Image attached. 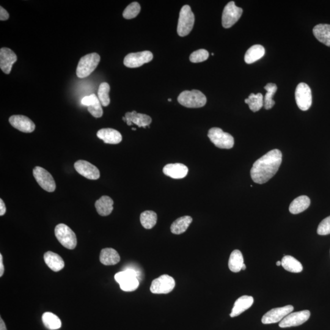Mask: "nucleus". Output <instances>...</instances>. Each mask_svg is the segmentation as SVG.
Segmentation results:
<instances>
[{
    "label": "nucleus",
    "instance_id": "obj_46",
    "mask_svg": "<svg viewBox=\"0 0 330 330\" xmlns=\"http://www.w3.org/2000/svg\"><path fill=\"white\" fill-rule=\"evenodd\" d=\"M132 130H136V128H132Z\"/></svg>",
    "mask_w": 330,
    "mask_h": 330
},
{
    "label": "nucleus",
    "instance_id": "obj_18",
    "mask_svg": "<svg viewBox=\"0 0 330 330\" xmlns=\"http://www.w3.org/2000/svg\"><path fill=\"white\" fill-rule=\"evenodd\" d=\"M81 102L84 106H88V112L94 117L98 118L102 116L103 110L102 108V104L94 94L82 98Z\"/></svg>",
    "mask_w": 330,
    "mask_h": 330
},
{
    "label": "nucleus",
    "instance_id": "obj_32",
    "mask_svg": "<svg viewBox=\"0 0 330 330\" xmlns=\"http://www.w3.org/2000/svg\"><path fill=\"white\" fill-rule=\"evenodd\" d=\"M42 320L44 326L49 330H58L62 326V321L60 318L52 312L44 313L42 315Z\"/></svg>",
    "mask_w": 330,
    "mask_h": 330
},
{
    "label": "nucleus",
    "instance_id": "obj_47",
    "mask_svg": "<svg viewBox=\"0 0 330 330\" xmlns=\"http://www.w3.org/2000/svg\"><path fill=\"white\" fill-rule=\"evenodd\" d=\"M168 101H169V102H172V99L169 98V99H168Z\"/></svg>",
    "mask_w": 330,
    "mask_h": 330
},
{
    "label": "nucleus",
    "instance_id": "obj_39",
    "mask_svg": "<svg viewBox=\"0 0 330 330\" xmlns=\"http://www.w3.org/2000/svg\"><path fill=\"white\" fill-rule=\"evenodd\" d=\"M318 234L320 236H326L330 234V216L326 217L319 224Z\"/></svg>",
    "mask_w": 330,
    "mask_h": 330
},
{
    "label": "nucleus",
    "instance_id": "obj_40",
    "mask_svg": "<svg viewBox=\"0 0 330 330\" xmlns=\"http://www.w3.org/2000/svg\"><path fill=\"white\" fill-rule=\"evenodd\" d=\"M10 18L9 14L2 6L0 7V20L4 21L8 20Z\"/></svg>",
    "mask_w": 330,
    "mask_h": 330
},
{
    "label": "nucleus",
    "instance_id": "obj_43",
    "mask_svg": "<svg viewBox=\"0 0 330 330\" xmlns=\"http://www.w3.org/2000/svg\"><path fill=\"white\" fill-rule=\"evenodd\" d=\"M0 330H7L4 322L2 318H0Z\"/></svg>",
    "mask_w": 330,
    "mask_h": 330
},
{
    "label": "nucleus",
    "instance_id": "obj_26",
    "mask_svg": "<svg viewBox=\"0 0 330 330\" xmlns=\"http://www.w3.org/2000/svg\"><path fill=\"white\" fill-rule=\"evenodd\" d=\"M313 34L319 42L330 46V24H318L314 28Z\"/></svg>",
    "mask_w": 330,
    "mask_h": 330
},
{
    "label": "nucleus",
    "instance_id": "obj_29",
    "mask_svg": "<svg viewBox=\"0 0 330 330\" xmlns=\"http://www.w3.org/2000/svg\"><path fill=\"white\" fill-rule=\"evenodd\" d=\"M310 200L307 196H300L296 198L291 202L290 211L292 214H298L306 210L310 207Z\"/></svg>",
    "mask_w": 330,
    "mask_h": 330
},
{
    "label": "nucleus",
    "instance_id": "obj_1",
    "mask_svg": "<svg viewBox=\"0 0 330 330\" xmlns=\"http://www.w3.org/2000/svg\"><path fill=\"white\" fill-rule=\"evenodd\" d=\"M282 153L280 150H274L257 160L250 172L253 182L263 184L273 178L282 164Z\"/></svg>",
    "mask_w": 330,
    "mask_h": 330
},
{
    "label": "nucleus",
    "instance_id": "obj_2",
    "mask_svg": "<svg viewBox=\"0 0 330 330\" xmlns=\"http://www.w3.org/2000/svg\"><path fill=\"white\" fill-rule=\"evenodd\" d=\"M139 272L134 268H128L115 274L116 282L119 283L121 290L132 292L137 290L140 285Z\"/></svg>",
    "mask_w": 330,
    "mask_h": 330
},
{
    "label": "nucleus",
    "instance_id": "obj_7",
    "mask_svg": "<svg viewBox=\"0 0 330 330\" xmlns=\"http://www.w3.org/2000/svg\"><path fill=\"white\" fill-rule=\"evenodd\" d=\"M208 137L214 146L220 148H232L234 145V139L231 134L217 128H212L208 132Z\"/></svg>",
    "mask_w": 330,
    "mask_h": 330
},
{
    "label": "nucleus",
    "instance_id": "obj_25",
    "mask_svg": "<svg viewBox=\"0 0 330 330\" xmlns=\"http://www.w3.org/2000/svg\"><path fill=\"white\" fill-rule=\"evenodd\" d=\"M120 256L114 249L107 248L102 250L100 261L104 266H114L120 262Z\"/></svg>",
    "mask_w": 330,
    "mask_h": 330
},
{
    "label": "nucleus",
    "instance_id": "obj_8",
    "mask_svg": "<svg viewBox=\"0 0 330 330\" xmlns=\"http://www.w3.org/2000/svg\"><path fill=\"white\" fill-rule=\"evenodd\" d=\"M242 13H243V10L236 6L234 2H228L222 12V26L224 28H230L232 27L240 19Z\"/></svg>",
    "mask_w": 330,
    "mask_h": 330
},
{
    "label": "nucleus",
    "instance_id": "obj_30",
    "mask_svg": "<svg viewBox=\"0 0 330 330\" xmlns=\"http://www.w3.org/2000/svg\"><path fill=\"white\" fill-rule=\"evenodd\" d=\"M282 266L286 270L292 273H300L302 271V264L291 256H285L282 260Z\"/></svg>",
    "mask_w": 330,
    "mask_h": 330
},
{
    "label": "nucleus",
    "instance_id": "obj_13",
    "mask_svg": "<svg viewBox=\"0 0 330 330\" xmlns=\"http://www.w3.org/2000/svg\"><path fill=\"white\" fill-rule=\"evenodd\" d=\"M294 308L292 305L274 308L264 315L262 322L264 324H271L279 322L293 312Z\"/></svg>",
    "mask_w": 330,
    "mask_h": 330
},
{
    "label": "nucleus",
    "instance_id": "obj_19",
    "mask_svg": "<svg viewBox=\"0 0 330 330\" xmlns=\"http://www.w3.org/2000/svg\"><path fill=\"white\" fill-rule=\"evenodd\" d=\"M126 122L128 126H132V124L139 126V128H146L150 126L152 122V119L147 114H138L136 111L126 112L125 114Z\"/></svg>",
    "mask_w": 330,
    "mask_h": 330
},
{
    "label": "nucleus",
    "instance_id": "obj_21",
    "mask_svg": "<svg viewBox=\"0 0 330 330\" xmlns=\"http://www.w3.org/2000/svg\"><path fill=\"white\" fill-rule=\"evenodd\" d=\"M97 136L104 143L110 144H119L122 139L120 132L112 128L100 129L98 132Z\"/></svg>",
    "mask_w": 330,
    "mask_h": 330
},
{
    "label": "nucleus",
    "instance_id": "obj_4",
    "mask_svg": "<svg viewBox=\"0 0 330 330\" xmlns=\"http://www.w3.org/2000/svg\"><path fill=\"white\" fill-rule=\"evenodd\" d=\"M100 62V56L92 53L82 56L77 66L76 74L79 78H84L90 75Z\"/></svg>",
    "mask_w": 330,
    "mask_h": 330
},
{
    "label": "nucleus",
    "instance_id": "obj_31",
    "mask_svg": "<svg viewBox=\"0 0 330 330\" xmlns=\"http://www.w3.org/2000/svg\"><path fill=\"white\" fill-rule=\"evenodd\" d=\"M244 264V260L241 252L238 250L233 251L230 254L228 263L230 270L234 273H238L242 270Z\"/></svg>",
    "mask_w": 330,
    "mask_h": 330
},
{
    "label": "nucleus",
    "instance_id": "obj_23",
    "mask_svg": "<svg viewBox=\"0 0 330 330\" xmlns=\"http://www.w3.org/2000/svg\"><path fill=\"white\" fill-rule=\"evenodd\" d=\"M44 260L50 268L54 272H59L64 268V262L59 254L48 252L44 256Z\"/></svg>",
    "mask_w": 330,
    "mask_h": 330
},
{
    "label": "nucleus",
    "instance_id": "obj_6",
    "mask_svg": "<svg viewBox=\"0 0 330 330\" xmlns=\"http://www.w3.org/2000/svg\"><path fill=\"white\" fill-rule=\"evenodd\" d=\"M55 236L63 246L68 250H74L76 246V234L68 226L60 224L54 230Z\"/></svg>",
    "mask_w": 330,
    "mask_h": 330
},
{
    "label": "nucleus",
    "instance_id": "obj_35",
    "mask_svg": "<svg viewBox=\"0 0 330 330\" xmlns=\"http://www.w3.org/2000/svg\"><path fill=\"white\" fill-rule=\"evenodd\" d=\"M246 104H248L249 108L253 112H257L264 106V98L262 94H251L248 98L244 100Z\"/></svg>",
    "mask_w": 330,
    "mask_h": 330
},
{
    "label": "nucleus",
    "instance_id": "obj_41",
    "mask_svg": "<svg viewBox=\"0 0 330 330\" xmlns=\"http://www.w3.org/2000/svg\"><path fill=\"white\" fill-rule=\"evenodd\" d=\"M6 212V208L4 200L1 199L0 200V216H4Z\"/></svg>",
    "mask_w": 330,
    "mask_h": 330
},
{
    "label": "nucleus",
    "instance_id": "obj_33",
    "mask_svg": "<svg viewBox=\"0 0 330 330\" xmlns=\"http://www.w3.org/2000/svg\"><path fill=\"white\" fill-rule=\"evenodd\" d=\"M156 221H158V216L154 211H144L140 216V222L145 229H152L155 226Z\"/></svg>",
    "mask_w": 330,
    "mask_h": 330
},
{
    "label": "nucleus",
    "instance_id": "obj_20",
    "mask_svg": "<svg viewBox=\"0 0 330 330\" xmlns=\"http://www.w3.org/2000/svg\"><path fill=\"white\" fill-rule=\"evenodd\" d=\"M164 174L175 180H180L188 174V167L181 164H168L164 168Z\"/></svg>",
    "mask_w": 330,
    "mask_h": 330
},
{
    "label": "nucleus",
    "instance_id": "obj_34",
    "mask_svg": "<svg viewBox=\"0 0 330 330\" xmlns=\"http://www.w3.org/2000/svg\"><path fill=\"white\" fill-rule=\"evenodd\" d=\"M264 89L266 90V93L264 98V106L266 110H270L274 106L275 102L273 98L278 87L276 84L270 82L264 87Z\"/></svg>",
    "mask_w": 330,
    "mask_h": 330
},
{
    "label": "nucleus",
    "instance_id": "obj_10",
    "mask_svg": "<svg viewBox=\"0 0 330 330\" xmlns=\"http://www.w3.org/2000/svg\"><path fill=\"white\" fill-rule=\"evenodd\" d=\"M175 286V280L172 277L163 274L153 280L150 290L152 294H167L174 290Z\"/></svg>",
    "mask_w": 330,
    "mask_h": 330
},
{
    "label": "nucleus",
    "instance_id": "obj_12",
    "mask_svg": "<svg viewBox=\"0 0 330 330\" xmlns=\"http://www.w3.org/2000/svg\"><path fill=\"white\" fill-rule=\"evenodd\" d=\"M153 54L150 51L131 53L126 55L124 60V64L129 68H136L151 62Z\"/></svg>",
    "mask_w": 330,
    "mask_h": 330
},
{
    "label": "nucleus",
    "instance_id": "obj_11",
    "mask_svg": "<svg viewBox=\"0 0 330 330\" xmlns=\"http://www.w3.org/2000/svg\"><path fill=\"white\" fill-rule=\"evenodd\" d=\"M33 176L44 190L48 192H54L56 189V183L52 174L48 170L42 167H35L32 170Z\"/></svg>",
    "mask_w": 330,
    "mask_h": 330
},
{
    "label": "nucleus",
    "instance_id": "obj_3",
    "mask_svg": "<svg viewBox=\"0 0 330 330\" xmlns=\"http://www.w3.org/2000/svg\"><path fill=\"white\" fill-rule=\"evenodd\" d=\"M178 103L187 108H200L207 102V98L198 90H185L178 98Z\"/></svg>",
    "mask_w": 330,
    "mask_h": 330
},
{
    "label": "nucleus",
    "instance_id": "obj_37",
    "mask_svg": "<svg viewBox=\"0 0 330 330\" xmlns=\"http://www.w3.org/2000/svg\"><path fill=\"white\" fill-rule=\"evenodd\" d=\"M141 10V6L138 2H133L126 7L123 12L124 18L126 19H132L139 14Z\"/></svg>",
    "mask_w": 330,
    "mask_h": 330
},
{
    "label": "nucleus",
    "instance_id": "obj_16",
    "mask_svg": "<svg viewBox=\"0 0 330 330\" xmlns=\"http://www.w3.org/2000/svg\"><path fill=\"white\" fill-rule=\"evenodd\" d=\"M10 125L24 133L34 132L36 126L30 118L23 115H13L9 119Z\"/></svg>",
    "mask_w": 330,
    "mask_h": 330
},
{
    "label": "nucleus",
    "instance_id": "obj_27",
    "mask_svg": "<svg viewBox=\"0 0 330 330\" xmlns=\"http://www.w3.org/2000/svg\"><path fill=\"white\" fill-rule=\"evenodd\" d=\"M192 221V218L190 216H184L176 220L170 226V231L172 234L180 235L184 233L188 229Z\"/></svg>",
    "mask_w": 330,
    "mask_h": 330
},
{
    "label": "nucleus",
    "instance_id": "obj_14",
    "mask_svg": "<svg viewBox=\"0 0 330 330\" xmlns=\"http://www.w3.org/2000/svg\"><path fill=\"white\" fill-rule=\"evenodd\" d=\"M310 312L308 310L291 312L280 322L279 326L280 328H288V327L301 326L306 322L310 318Z\"/></svg>",
    "mask_w": 330,
    "mask_h": 330
},
{
    "label": "nucleus",
    "instance_id": "obj_38",
    "mask_svg": "<svg viewBox=\"0 0 330 330\" xmlns=\"http://www.w3.org/2000/svg\"><path fill=\"white\" fill-rule=\"evenodd\" d=\"M209 56L208 52L204 49H200L192 52L190 56V62L194 63L202 62L207 60Z\"/></svg>",
    "mask_w": 330,
    "mask_h": 330
},
{
    "label": "nucleus",
    "instance_id": "obj_24",
    "mask_svg": "<svg viewBox=\"0 0 330 330\" xmlns=\"http://www.w3.org/2000/svg\"><path fill=\"white\" fill-rule=\"evenodd\" d=\"M114 200L108 196H102L96 200L95 207L98 213L101 216H108L114 210Z\"/></svg>",
    "mask_w": 330,
    "mask_h": 330
},
{
    "label": "nucleus",
    "instance_id": "obj_22",
    "mask_svg": "<svg viewBox=\"0 0 330 330\" xmlns=\"http://www.w3.org/2000/svg\"><path fill=\"white\" fill-rule=\"evenodd\" d=\"M254 302V298L252 296H244L238 298L234 305L232 312L230 314L231 318H235L240 315L251 307Z\"/></svg>",
    "mask_w": 330,
    "mask_h": 330
},
{
    "label": "nucleus",
    "instance_id": "obj_28",
    "mask_svg": "<svg viewBox=\"0 0 330 330\" xmlns=\"http://www.w3.org/2000/svg\"><path fill=\"white\" fill-rule=\"evenodd\" d=\"M265 48L260 45L252 46L246 52L244 55V62L247 64H252L262 58L265 54Z\"/></svg>",
    "mask_w": 330,
    "mask_h": 330
},
{
    "label": "nucleus",
    "instance_id": "obj_15",
    "mask_svg": "<svg viewBox=\"0 0 330 330\" xmlns=\"http://www.w3.org/2000/svg\"><path fill=\"white\" fill-rule=\"evenodd\" d=\"M74 167L80 174L90 180H98L100 172L97 167L87 161L80 160L74 164Z\"/></svg>",
    "mask_w": 330,
    "mask_h": 330
},
{
    "label": "nucleus",
    "instance_id": "obj_36",
    "mask_svg": "<svg viewBox=\"0 0 330 330\" xmlns=\"http://www.w3.org/2000/svg\"><path fill=\"white\" fill-rule=\"evenodd\" d=\"M110 90V86L107 82H104L99 86L98 98L102 106H107L110 104V98L109 97Z\"/></svg>",
    "mask_w": 330,
    "mask_h": 330
},
{
    "label": "nucleus",
    "instance_id": "obj_45",
    "mask_svg": "<svg viewBox=\"0 0 330 330\" xmlns=\"http://www.w3.org/2000/svg\"><path fill=\"white\" fill-rule=\"evenodd\" d=\"M246 264H244L243 266H242V270H246Z\"/></svg>",
    "mask_w": 330,
    "mask_h": 330
},
{
    "label": "nucleus",
    "instance_id": "obj_17",
    "mask_svg": "<svg viewBox=\"0 0 330 330\" xmlns=\"http://www.w3.org/2000/svg\"><path fill=\"white\" fill-rule=\"evenodd\" d=\"M18 60V56L12 50L2 48L0 50V68L6 74H10L12 66Z\"/></svg>",
    "mask_w": 330,
    "mask_h": 330
},
{
    "label": "nucleus",
    "instance_id": "obj_5",
    "mask_svg": "<svg viewBox=\"0 0 330 330\" xmlns=\"http://www.w3.org/2000/svg\"><path fill=\"white\" fill-rule=\"evenodd\" d=\"M194 24V15L190 6H184L180 11L178 24V34L180 37L186 36L192 32Z\"/></svg>",
    "mask_w": 330,
    "mask_h": 330
},
{
    "label": "nucleus",
    "instance_id": "obj_42",
    "mask_svg": "<svg viewBox=\"0 0 330 330\" xmlns=\"http://www.w3.org/2000/svg\"><path fill=\"white\" fill-rule=\"evenodd\" d=\"M4 272V262H2V256L0 254V276H2Z\"/></svg>",
    "mask_w": 330,
    "mask_h": 330
},
{
    "label": "nucleus",
    "instance_id": "obj_9",
    "mask_svg": "<svg viewBox=\"0 0 330 330\" xmlns=\"http://www.w3.org/2000/svg\"><path fill=\"white\" fill-rule=\"evenodd\" d=\"M296 100L297 106L302 111H307L312 104V90L304 82H300L296 90Z\"/></svg>",
    "mask_w": 330,
    "mask_h": 330
},
{
    "label": "nucleus",
    "instance_id": "obj_44",
    "mask_svg": "<svg viewBox=\"0 0 330 330\" xmlns=\"http://www.w3.org/2000/svg\"><path fill=\"white\" fill-rule=\"evenodd\" d=\"M276 266H282V261H278V262H276Z\"/></svg>",
    "mask_w": 330,
    "mask_h": 330
}]
</instances>
